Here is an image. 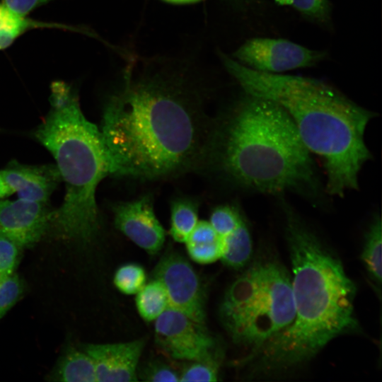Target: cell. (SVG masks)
I'll use <instances>...</instances> for the list:
<instances>
[{"instance_id":"cell-1","label":"cell","mask_w":382,"mask_h":382,"mask_svg":"<svg viewBox=\"0 0 382 382\" xmlns=\"http://www.w3.org/2000/svg\"><path fill=\"white\" fill-rule=\"evenodd\" d=\"M105 103L100 132L110 175L144 179L190 169L207 151L209 132L197 103L176 78L134 77Z\"/></svg>"},{"instance_id":"cell-2","label":"cell","mask_w":382,"mask_h":382,"mask_svg":"<svg viewBox=\"0 0 382 382\" xmlns=\"http://www.w3.org/2000/svg\"><path fill=\"white\" fill-rule=\"evenodd\" d=\"M277 199L291 265L295 315L289 325L240 361L252 376L301 368L332 340L359 328L357 287L340 259L284 196Z\"/></svg>"},{"instance_id":"cell-3","label":"cell","mask_w":382,"mask_h":382,"mask_svg":"<svg viewBox=\"0 0 382 382\" xmlns=\"http://www.w3.org/2000/svg\"><path fill=\"white\" fill-rule=\"evenodd\" d=\"M207 153L221 177L243 192L291 193L316 207L328 200L313 155L285 110L243 91L210 129Z\"/></svg>"},{"instance_id":"cell-4","label":"cell","mask_w":382,"mask_h":382,"mask_svg":"<svg viewBox=\"0 0 382 382\" xmlns=\"http://www.w3.org/2000/svg\"><path fill=\"white\" fill-rule=\"evenodd\" d=\"M221 59L244 92L270 99L288 113L323 165L328 196L359 190L360 172L372 158L365 131L374 112L320 80L253 70L224 54Z\"/></svg>"},{"instance_id":"cell-5","label":"cell","mask_w":382,"mask_h":382,"mask_svg":"<svg viewBox=\"0 0 382 382\" xmlns=\"http://www.w3.org/2000/svg\"><path fill=\"white\" fill-rule=\"evenodd\" d=\"M50 101L35 137L53 156L66 187L63 203L52 212L50 228L62 238L89 243L100 228L96 191L110 175L106 149L100 130L84 116L75 88L54 81Z\"/></svg>"},{"instance_id":"cell-6","label":"cell","mask_w":382,"mask_h":382,"mask_svg":"<svg viewBox=\"0 0 382 382\" xmlns=\"http://www.w3.org/2000/svg\"><path fill=\"white\" fill-rule=\"evenodd\" d=\"M294 315L291 274L269 252L257 256L229 286L219 307L233 342L250 353L289 325Z\"/></svg>"},{"instance_id":"cell-7","label":"cell","mask_w":382,"mask_h":382,"mask_svg":"<svg viewBox=\"0 0 382 382\" xmlns=\"http://www.w3.org/2000/svg\"><path fill=\"white\" fill-rule=\"evenodd\" d=\"M325 51L313 50L281 38L254 37L233 54V59L253 70L279 74L309 67L323 60Z\"/></svg>"},{"instance_id":"cell-8","label":"cell","mask_w":382,"mask_h":382,"mask_svg":"<svg viewBox=\"0 0 382 382\" xmlns=\"http://www.w3.org/2000/svg\"><path fill=\"white\" fill-rule=\"evenodd\" d=\"M204 325L168 307L155 320L156 343L173 359L190 361L201 359L216 349L214 340Z\"/></svg>"},{"instance_id":"cell-9","label":"cell","mask_w":382,"mask_h":382,"mask_svg":"<svg viewBox=\"0 0 382 382\" xmlns=\"http://www.w3.org/2000/svg\"><path fill=\"white\" fill-rule=\"evenodd\" d=\"M154 279L164 286L169 307L204 325V296L199 276L191 264L177 252L166 253L156 265Z\"/></svg>"},{"instance_id":"cell-10","label":"cell","mask_w":382,"mask_h":382,"mask_svg":"<svg viewBox=\"0 0 382 382\" xmlns=\"http://www.w3.org/2000/svg\"><path fill=\"white\" fill-rule=\"evenodd\" d=\"M52 212L47 203L18 198L0 200V235L21 248L38 242L50 228Z\"/></svg>"},{"instance_id":"cell-11","label":"cell","mask_w":382,"mask_h":382,"mask_svg":"<svg viewBox=\"0 0 382 382\" xmlns=\"http://www.w3.org/2000/svg\"><path fill=\"white\" fill-rule=\"evenodd\" d=\"M115 227L149 254L157 253L165 242V231L157 219L151 198L143 196L113 207Z\"/></svg>"},{"instance_id":"cell-12","label":"cell","mask_w":382,"mask_h":382,"mask_svg":"<svg viewBox=\"0 0 382 382\" xmlns=\"http://www.w3.org/2000/svg\"><path fill=\"white\" fill-rule=\"evenodd\" d=\"M143 340L110 344H90L84 347L93 359L96 381L125 382L138 380V364Z\"/></svg>"},{"instance_id":"cell-13","label":"cell","mask_w":382,"mask_h":382,"mask_svg":"<svg viewBox=\"0 0 382 382\" xmlns=\"http://www.w3.org/2000/svg\"><path fill=\"white\" fill-rule=\"evenodd\" d=\"M0 175L18 198L47 203L62 180L56 165H26L10 161Z\"/></svg>"},{"instance_id":"cell-14","label":"cell","mask_w":382,"mask_h":382,"mask_svg":"<svg viewBox=\"0 0 382 382\" xmlns=\"http://www.w3.org/2000/svg\"><path fill=\"white\" fill-rule=\"evenodd\" d=\"M190 257L199 264L221 260L225 250L224 240L209 221H198L185 242Z\"/></svg>"},{"instance_id":"cell-15","label":"cell","mask_w":382,"mask_h":382,"mask_svg":"<svg viewBox=\"0 0 382 382\" xmlns=\"http://www.w3.org/2000/svg\"><path fill=\"white\" fill-rule=\"evenodd\" d=\"M43 28L66 29L88 34V30L59 23L35 21L16 13L4 4L0 3V50L12 45L25 32Z\"/></svg>"},{"instance_id":"cell-16","label":"cell","mask_w":382,"mask_h":382,"mask_svg":"<svg viewBox=\"0 0 382 382\" xmlns=\"http://www.w3.org/2000/svg\"><path fill=\"white\" fill-rule=\"evenodd\" d=\"M382 224L379 214H375L364 234L361 258L366 272L376 286L381 291V243Z\"/></svg>"},{"instance_id":"cell-17","label":"cell","mask_w":382,"mask_h":382,"mask_svg":"<svg viewBox=\"0 0 382 382\" xmlns=\"http://www.w3.org/2000/svg\"><path fill=\"white\" fill-rule=\"evenodd\" d=\"M225 250L221 261L226 266L240 269L245 267L253 256V240L247 220L229 233L222 236Z\"/></svg>"},{"instance_id":"cell-18","label":"cell","mask_w":382,"mask_h":382,"mask_svg":"<svg viewBox=\"0 0 382 382\" xmlns=\"http://www.w3.org/2000/svg\"><path fill=\"white\" fill-rule=\"evenodd\" d=\"M54 376L64 382H96L93 359L86 352L69 349L61 359Z\"/></svg>"},{"instance_id":"cell-19","label":"cell","mask_w":382,"mask_h":382,"mask_svg":"<svg viewBox=\"0 0 382 382\" xmlns=\"http://www.w3.org/2000/svg\"><path fill=\"white\" fill-rule=\"evenodd\" d=\"M135 302L139 316L146 321L155 320L169 307L166 290L156 279L145 284L136 294Z\"/></svg>"},{"instance_id":"cell-20","label":"cell","mask_w":382,"mask_h":382,"mask_svg":"<svg viewBox=\"0 0 382 382\" xmlns=\"http://www.w3.org/2000/svg\"><path fill=\"white\" fill-rule=\"evenodd\" d=\"M169 233L173 239L185 243L187 236L198 222L197 207L186 199H178L171 205Z\"/></svg>"},{"instance_id":"cell-21","label":"cell","mask_w":382,"mask_h":382,"mask_svg":"<svg viewBox=\"0 0 382 382\" xmlns=\"http://www.w3.org/2000/svg\"><path fill=\"white\" fill-rule=\"evenodd\" d=\"M221 361V354L215 349L201 359L190 361L179 374V381H217Z\"/></svg>"},{"instance_id":"cell-22","label":"cell","mask_w":382,"mask_h":382,"mask_svg":"<svg viewBox=\"0 0 382 382\" xmlns=\"http://www.w3.org/2000/svg\"><path fill=\"white\" fill-rule=\"evenodd\" d=\"M144 269L135 263H127L120 267L115 272L113 282L122 294H136L146 284Z\"/></svg>"},{"instance_id":"cell-23","label":"cell","mask_w":382,"mask_h":382,"mask_svg":"<svg viewBox=\"0 0 382 382\" xmlns=\"http://www.w3.org/2000/svg\"><path fill=\"white\" fill-rule=\"evenodd\" d=\"M297 11L314 23L326 25L330 21V5L328 0H291Z\"/></svg>"},{"instance_id":"cell-24","label":"cell","mask_w":382,"mask_h":382,"mask_svg":"<svg viewBox=\"0 0 382 382\" xmlns=\"http://www.w3.org/2000/svg\"><path fill=\"white\" fill-rule=\"evenodd\" d=\"M23 284L16 274L4 277L0 282V318L19 300Z\"/></svg>"},{"instance_id":"cell-25","label":"cell","mask_w":382,"mask_h":382,"mask_svg":"<svg viewBox=\"0 0 382 382\" xmlns=\"http://www.w3.org/2000/svg\"><path fill=\"white\" fill-rule=\"evenodd\" d=\"M138 376L146 381H179V374L172 366L159 360L147 363L139 371Z\"/></svg>"},{"instance_id":"cell-26","label":"cell","mask_w":382,"mask_h":382,"mask_svg":"<svg viewBox=\"0 0 382 382\" xmlns=\"http://www.w3.org/2000/svg\"><path fill=\"white\" fill-rule=\"evenodd\" d=\"M22 249L13 241L0 235V272L3 276L15 273Z\"/></svg>"},{"instance_id":"cell-27","label":"cell","mask_w":382,"mask_h":382,"mask_svg":"<svg viewBox=\"0 0 382 382\" xmlns=\"http://www.w3.org/2000/svg\"><path fill=\"white\" fill-rule=\"evenodd\" d=\"M54 0H1V3L16 13L27 16L31 11Z\"/></svg>"},{"instance_id":"cell-28","label":"cell","mask_w":382,"mask_h":382,"mask_svg":"<svg viewBox=\"0 0 382 382\" xmlns=\"http://www.w3.org/2000/svg\"><path fill=\"white\" fill-rule=\"evenodd\" d=\"M13 192L0 175V200L10 196Z\"/></svg>"},{"instance_id":"cell-29","label":"cell","mask_w":382,"mask_h":382,"mask_svg":"<svg viewBox=\"0 0 382 382\" xmlns=\"http://www.w3.org/2000/svg\"><path fill=\"white\" fill-rule=\"evenodd\" d=\"M234 3L243 6H247L250 5H253L257 3L258 0H231Z\"/></svg>"},{"instance_id":"cell-30","label":"cell","mask_w":382,"mask_h":382,"mask_svg":"<svg viewBox=\"0 0 382 382\" xmlns=\"http://www.w3.org/2000/svg\"><path fill=\"white\" fill-rule=\"evenodd\" d=\"M163 1L168 3H171V4H181L195 3V2L199 1L201 0H163Z\"/></svg>"},{"instance_id":"cell-31","label":"cell","mask_w":382,"mask_h":382,"mask_svg":"<svg viewBox=\"0 0 382 382\" xmlns=\"http://www.w3.org/2000/svg\"><path fill=\"white\" fill-rule=\"evenodd\" d=\"M4 277V276L2 275V274L0 272V282L1 279Z\"/></svg>"}]
</instances>
